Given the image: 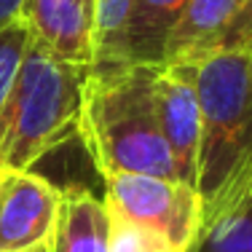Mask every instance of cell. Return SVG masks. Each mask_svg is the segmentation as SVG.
<instances>
[{
	"label": "cell",
	"mask_w": 252,
	"mask_h": 252,
	"mask_svg": "<svg viewBox=\"0 0 252 252\" xmlns=\"http://www.w3.org/2000/svg\"><path fill=\"white\" fill-rule=\"evenodd\" d=\"M22 8H25V0H0V27L19 19Z\"/></svg>",
	"instance_id": "obj_15"
},
{
	"label": "cell",
	"mask_w": 252,
	"mask_h": 252,
	"mask_svg": "<svg viewBox=\"0 0 252 252\" xmlns=\"http://www.w3.org/2000/svg\"><path fill=\"white\" fill-rule=\"evenodd\" d=\"M22 19L35 43L57 59L94 64L97 0H25Z\"/></svg>",
	"instance_id": "obj_8"
},
{
	"label": "cell",
	"mask_w": 252,
	"mask_h": 252,
	"mask_svg": "<svg viewBox=\"0 0 252 252\" xmlns=\"http://www.w3.org/2000/svg\"><path fill=\"white\" fill-rule=\"evenodd\" d=\"M105 207L126 220L148 225L161 233L177 252H188L201 228L204 201L201 193L188 183L151 175H107Z\"/></svg>",
	"instance_id": "obj_4"
},
{
	"label": "cell",
	"mask_w": 252,
	"mask_h": 252,
	"mask_svg": "<svg viewBox=\"0 0 252 252\" xmlns=\"http://www.w3.org/2000/svg\"><path fill=\"white\" fill-rule=\"evenodd\" d=\"M188 252H252V164L204 207Z\"/></svg>",
	"instance_id": "obj_9"
},
{
	"label": "cell",
	"mask_w": 252,
	"mask_h": 252,
	"mask_svg": "<svg viewBox=\"0 0 252 252\" xmlns=\"http://www.w3.org/2000/svg\"><path fill=\"white\" fill-rule=\"evenodd\" d=\"M188 0H137L126 30V59L129 62H164V49L177 14Z\"/></svg>",
	"instance_id": "obj_11"
},
{
	"label": "cell",
	"mask_w": 252,
	"mask_h": 252,
	"mask_svg": "<svg viewBox=\"0 0 252 252\" xmlns=\"http://www.w3.org/2000/svg\"><path fill=\"white\" fill-rule=\"evenodd\" d=\"M38 252H51V250H49V247H40V250H38Z\"/></svg>",
	"instance_id": "obj_16"
},
{
	"label": "cell",
	"mask_w": 252,
	"mask_h": 252,
	"mask_svg": "<svg viewBox=\"0 0 252 252\" xmlns=\"http://www.w3.org/2000/svg\"><path fill=\"white\" fill-rule=\"evenodd\" d=\"M161 64H92L83 83L81 140L107 175H151L177 180V166L158 124L156 78Z\"/></svg>",
	"instance_id": "obj_1"
},
{
	"label": "cell",
	"mask_w": 252,
	"mask_h": 252,
	"mask_svg": "<svg viewBox=\"0 0 252 252\" xmlns=\"http://www.w3.org/2000/svg\"><path fill=\"white\" fill-rule=\"evenodd\" d=\"M199 64L188 59L161 62L156 78V105L158 124L169 153L177 166V180L199 185V142H201V110L196 89ZM199 190V188H196Z\"/></svg>",
	"instance_id": "obj_7"
},
{
	"label": "cell",
	"mask_w": 252,
	"mask_h": 252,
	"mask_svg": "<svg viewBox=\"0 0 252 252\" xmlns=\"http://www.w3.org/2000/svg\"><path fill=\"white\" fill-rule=\"evenodd\" d=\"M252 51V0H188L166 38L164 62Z\"/></svg>",
	"instance_id": "obj_5"
},
{
	"label": "cell",
	"mask_w": 252,
	"mask_h": 252,
	"mask_svg": "<svg viewBox=\"0 0 252 252\" xmlns=\"http://www.w3.org/2000/svg\"><path fill=\"white\" fill-rule=\"evenodd\" d=\"M51 252H110V215L105 201L83 188H62Z\"/></svg>",
	"instance_id": "obj_10"
},
{
	"label": "cell",
	"mask_w": 252,
	"mask_h": 252,
	"mask_svg": "<svg viewBox=\"0 0 252 252\" xmlns=\"http://www.w3.org/2000/svg\"><path fill=\"white\" fill-rule=\"evenodd\" d=\"M199 193L204 207L252 164V51L199 59Z\"/></svg>",
	"instance_id": "obj_3"
},
{
	"label": "cell",
	"mask_w": 252,
	"mask_h": 252,
	"mask_svg": "<svg viewBox=\"0 0 252 252\" xmlns=\"http://www.w3.org/2000/svg\"><path fill=\"white\" fill-rule=\"evenodd\" d=\"M35 252H38V250H35Z\"/></svg>",
	"instance_id": "obj_17"
},
{
	"label": "cell",
	"mask_w": 252,
	"mask_h": 252,
	"mask_svg": "<svg viewBox=\"0 0 252 252\" xmlns=\"http://www.w3.org/2000/svg\"><path fill=\"white\" fill-rule=\"evenodd\" d=\"M137 0H97V49L94 64H116L126 59V30Z\"/></svg>",
	"instance_id": "obj_12"
},
{
	"label": "cell",
	"mask_w": 252,
	"mask_h": 252,
	"mask_svg": "<svg viewBox=\"0 0 252 252\" xmlns=\"http://www.w3.org/2000/svg\"><path fill=\"white\" fill-rule=\"evenodd\" d=\"M62 188L32 169H0V252L49 247Z\"/></svg>",
	"instance_id": "obj_6"
},
{
	"label": "cell",
	"mask_w": 252,
	"mask_h": 252,
	"mask_svg": "<svg viewBox=\"0 0 252 252\" xmlns=\"http://www.w3.org/2000/svg\"><path fill=\"white\" fill-rule=\"evenodd\" d=\"M30 43H32V32H30L27 22L22 16L14 19L11 25L0 27V110H3L5 99L11 94V86L19 75V67L27 57Z\"/></svg>",
	"instance_id": "obj_13"
},
{
	"label": "cell",
	"mask_w": 252,
	"mask_h": 252,
	"mask_svg": "<svg viewBox=\"0 0 252 252\" xmlns=\"http://www.w3.org/2000/svg\"><path fill=\"white\" fill-rule=\"evenodd\" d=\"M110 215V252H177L161 233L126 220L116 212Z\"/></svg>",
	"instance_id": "obj_14"
},
{
	"label": "cell",
	"mask_w": 252,
	"mask_h": 252,
	"mask_svg": "<svg viewBox=\"0 0 252 252\" xmlns=\"http://www.w3.org/2000/svg\"><path fill=\"white\" fill-rule=\"evenodd\" d=\"M89 67L57 59L35 40L30 43L0 110V169H32L64 142L81 137Z\"/></svg>",
	"instance_id": "obj_2"
}]
</instances>
